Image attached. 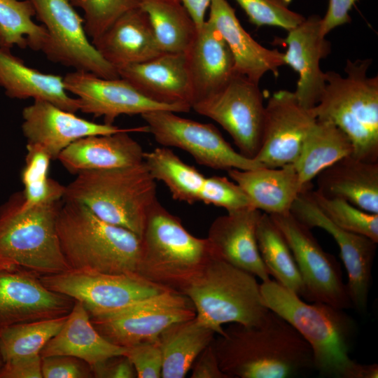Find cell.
Instances as JSON below:
<instances>
[{"mask_svg":"<svg viewBox=\"0 0 378 378\" xmlns=\"http://www.w3.org/2000/svg\"><path fill=\"white\" fill-rule=\"evenodd\" d=\"M22 118V130L27 143L43 148L52 160H57L65 148L79 139L126 129L89 121L41 99L23 108Z\"/></svg>","mask_w":378,"mask_h":378,"instance_id":"cell-19","label":"cell"},{"mask_svg":"<svg viewBox=\"0 0 378 378\" xmlns=\"http://www.w3.org/2000/svg\"><path fill=\"white\" fill-rule=\"evenodd\" d=\"M25 165L21 174L24 204L33 206L62 200L65 186L48 176L49 154L41 146L27 145Z\"/></svg>","mask_w":378,"mask_h":378,"instance_id":"cell-38","label":"cell"},{"mask_svg":"<svg viewBox=\"0 0 378 378\" xmlns=\"http://www.w3.org/2000/svg\"><path fill=\"white\" fill-rule=\"evenodd\" d=\"M256 27L272 26L287 31L305 18L290 8L292 0H234Z\"/></svg>","mask_w":378,"mask_h":378,"instance_id":"cell-40","label":"cell"},{"mask_svg":"<svg viewBox=\"0 0 378 378\" xmlns=\"http://www.w3.org/2000/svg\"><path fill=\"white\" fill-rule=\"evenodd\" d=\"M316 121L313 109L300 105L293 92H274L265 104L262 144L254 159L268 168L293 164Z\"/></svg>","mask_w":378,"mask_h":378,"instance_id":"cell-17","label":"cell"},{"mask_svg":"<svg viewBox=\"0 0 378 378\" xmlns=\"http://www.w3.org/2000/svg\"><path fill=\"white\" fill-rule=\"evenodd\" d=\"M256 277L212 256L183 294L192 302L196 318L221 335L222 325L253 326L265 318L264 304Z\"/></svg>","mask_w":378,"mask_h":378,"instance_id":"cell-8","label":"cell"},{"mask_svg":"<svg viewBox=\"0 0 378 378\" xmlns=\"http://www.w3.org/2000/svg\"><path fill=\"white\" fill-rule=\"evenodd\" d=\"M62 201L82 204L102 220L141 238L148 215L158 202L157 187L143 161L80 172L65 186Z\"/></svg>","mask_w":378,"mask_h":378,"instance_id":"cell-6","label":"cell"},{"mask_svg":"<svg viewBox=\"0 0 378 378\" xmlns=\"http://www.w3.org/2000/svg\"><path fill=\"white\" fill-rule=\"evenodd\" d=\"M117 71L120 78L148 99L192 108L194 96L185 52H164L148 61L125 66Z\"/></svg>","mask_w":378,"mask_h":378,"instance_id":"cell-22","label":"cell"},{"mask_svg":"<svg viewBox=\"0 0 378 378\" xmlns=\"http://www.w3.org/2000/svg\"><path fill=\"white\" fill-rule=\"evenodd\" d=\"M138 378L162 377V355L158 341L139 343L125 347Z\"/></svg>","mask_w":378,"mask_h":378,"instance_id":"cell-43","label":"cell"},{"mask_svg":"<svg viewBox=\"0 0 378 378\" xmlns=\"http://www.w3.org/2000/svg\"><path fill=\"white\" fill-rule=\"evenodd\" d=\"M352 153L350 139L339 127L331 122L316 120L293 164L301 183L308 186L323 170Z\"/></svg>","mask_w":378,"mask_h":378,"instance_id":"cell-32","label":"cell"},{"mask_svg":"<svg viewBox=\"0 0 378 378\" xmlns=\"http://www.w3.org/2000/svg\"><path fill=\"white\" fill-rule=\"evenodd\" d=\"M125 347L104 338L94 328L83 305L75 301L59 332L41 350V357L67 355L80 358L91 367L115 355L125 354Z\"/></svg>","mask_w":378,"mask_h":378,"instance_id":"cell-30","label":"cell"},{"mask_svg":"<svg viewBox=\"0 0 378 378\" xmlns=\"http://www.w3.org/2000/svg\"><path fill=\"white\" fill-rule=\"evenodd\" d=\"M0 85L10 98L41 99L71 113L79 111L78 100L69 95L62 76L29 67L13 55L10 49L1 47Z\"/></svg>","mask_w":378,"mask_h":378,"instance_id":"cell-29","label":"cell"},{"mask_svg":"<svg viewBox=\"0 0 378 378\" xmlns=\"http://www.w3.org/2000/svg\"><path fill=\"white\" fill-rule=\"evenodd\" d=\"M139 7L147 14L162 52L187 51L197 27L180 0H139Z\"/></svg>","mask_w":378,"mask_h":378,"instance_id":"cell-33","label":"cell"},{"mask_svg":"<svg viewBox=\"0 0 378 378\" xmlns=\"http://www.w3.org/2000/svg\"><path fill=\"white\" fill-rule=\"evenodd\" d=\"M43 378H92V367L85 360L67 355L41 357Z\"/></svg>","mask_w":378,"mask_h":378,"instance_id":"cell-44","label":"cell"},{"mask_svg":"<svg viewBox=\"0 0 378 378\" xmlns=\"http://www.w3.org/2000/svg\"><path fill=\"white\" fill-rule=\"evenodd\" d=\"M196 316L184 294L164 290L122 309L90 316L96 330L110 342L122 347L158 340L172 324Z\"/></svg>","mask_w":378,"mask_h":378,"instance_id":"cell-9","label":"cell"},{"mask_svg":"<svg viewBox=\"0 0 378 378\" xmlns=\"http://www.w3.org/2000/svg\"><path fill=\"white\" fill-rule=\"evenodd\" d=\"M318 193L344 200L369 213L378 214V162L345 157L320 172Z\"/></svg>","mask_w":378,"mask_h":378,"instance_id":"cell-28","label":"cell"},{"mask_svg":"<svg viewBox=\"0 0 378 378\" xmlns=\"http://www.w3.org/2000/svg\"><path fill=\"white\" fill-rule=\"evenodd\" d=\"M227 172L246 194L252 206L269 215L290 212L298 196L310 188L301 183L294 164Z\"/></svg>","mask_w":378,"mask_h":378,"instance_id":"cell-27","label":"cell"},{"mask_svg":"<svg viewBox=\"0 0 378 378\" xmlns=\"http://www.w3.org/2000/svg\"><path fill=\"white\" fill-rule=\"evenodd\" d=\"M4 359L2 358L1 351H0V370H1V367L3 366V365H4Z\"/></svg>","mask_w":378,"mask_h":378,"instance_id":"cell-50","label":"cell"},{"mask_svg":"<svg viewBox=\"0 0 378 378\" xmlns=\"http://www.w3.org/2000/svg\"><path fill=\"white\" fill-rule=\"evenodd\" d=\"M190 370L191 378H229L220 370L211 343L198 356Z\"/></svg>","mask_w":378,"mask_h":378,"instance_id":"cell-48","label":"cell"},{"mask_svg":"<svg viewBox=\"0 0 378 378\" xmlns=\"http://www.w3.org/2000/svg\"><path fill=\"white\" fill-rule=\"evenodd\" d=\"M270 216L293 253L304 287L303 298L340 309L353 307L340 265L323 249L311 229L290 212Z\"/></svg>","mask_w":378,"mask_h":378,"instance_id":"cell-11","label":"cell"},{"mask_svg":"<svg viewBox=\"0 0 378 378\" xmlns=\"http://www.w3.org/2000/svg\"><path fill=\"white\" fill-rule=\"evenodd\" d=\"M193 19L197 27L205 22L211 0H180Z\"/></svg>","mask_w":378,"mask_h":378,"instance_id":"cell-49","label":"cell"},{"mask_svg":"<svg viewBox=\"0 0 378 378\" xmlns=\"http://www.w3.org/2000/svg\"><path fill=\"white\" fill-rule=\"evenodd\" d=\"M84 13V27L92 41L97 38L119 17L139 7V0H70Z\"/></svg>","mask_w":378,"mask_h":378,"instance_id":"cell-41","label":"cell"},{"mask_svg":"<svg viewBox=\"0 0 378 378\" xmlns=\"http://www.w3.org/2000/svg\"><path fill=\"white\" fill-rule=\"evenodd\" d=\"M63 201L27 206L22 191L0 206V268L39 278L70 270L62 252L57 220Z\"/></svg>","mask_w":378,"mask_h":378,"instance_id":"cell-4","label":"cell"},{"mask_svg":"<svg viewBox=\"0 0 378 378\" xmlns=\"http://www.w3.org/2000/svg\"><path fill=\"white\" fill-rule=\"evenodd\" d=\"M143 161L153 178L167 187L174 200L190 204L199 202L206 177L174 151L155 148L144 153Z\"/></svg>","mask_w":378,"mask_h":378,"instance_id":"cell-35","label":"cell"},{"mask_svg":"<svg viewBox=\"0 0 378 378\" xmlns=\"http://www.w3.org/2000/svg\"><path fill=\"white\" fill-rule=\"evenodd\" d=\"M96 378H135L133 364L125 354L111 356L92 367Z\"/></svg>","mask_w":378,"mask_h":378,"instance_id":"cell-46","label":"cell"},{"mask_svg":"<svg viewBox=\"0 0 378 378\" xmlns=\"http://www.w3.org/2000/svg\"><path fill=\"white\" fill-rule=\"evenodd\" d=\"M199 202L222 207L227 212L252 206L248 196L237 183L220 176L206 177Z\"/></svg>","mask_w":378,"mask_h":378,"instance_id":"cell-42","label":"cell"},{"mask_svg":"<svg viewBox=\"0 0 378 378\" xmlns=\"http://www.w3.org/2000/svg\"><path fill=\"white\" fill-rule=\"evenodd\" d=\"M57 232L70 269L108 274H136L141 238L102 220L83 204L63 201Z\"/></svg>","mask_w":378,"mask_h":378,"instance_id":"cell-3","label":"cell"},{"mask_svg":"<svg viewBox=\"0 0 378 378\" xmlns=\"http://www.w3.org/2000/svg\"><path fill=\"white\" fill-rule=\"evenodd\" d=\"M262 260L274 281L300 298L304 287L290 248L269 214L262 212L256 229Z\"/></svg>","mask_w":378,"mask_h":378,"instance_id":"cell-34","label":"cell"},{"mask_svg":"<svg viewBox=\"0 0 378 378\" xmlns=\"http://www.w3.org/2000/svg\"><path fill=\"white\" fill-rule=\"evenodd\" d=\"M141 116L158 144L186 151L199 164L225 170L263 167L236 151L212 124L183 118L167 110L153 111Z\"/></svg>","mask_w":378,"mask_h":378,"instance_id":"cell-12","label":"cell"},{"mask_svg":"<svg viewBox=\"0 0 378 378\" xmlns=\"http://www.w3.org/2000/svg\"><path fill=\"white\" fill-rule=\"evenodd\" d=\"M0 378H43L40 354L6 360L0 370Z\"/></svg>","mask_w":378,"mask_h":378,"instance_id":"cell-45","label":"cell"},{"mask_svg":"<svg viewBox=\"0 0 378 378\" xmlns=\"http://www.w3.org/2000/svg\"><path fill=\"white\" fill-rule=\"evenodd\" d=\"M148 132L147 125L111 134L92 135L79 139L65 148L57 159L71 174L135 165L143 162L141 145L130 132Z\"/></svg>","mask_w":378,"mask_h":378,"instance_id":"cell-23","label":"cell"},{"mask_svg":"<svg viewBox=\"0 0 378 378\" xmlns=\"http://www.w3.org/2000/svg\"><path fill=\"white\" fill-rule=\"evenodd\" d=\"M34 8L29 0H0V47L14 46L42 50L48 40L46 27L36 24Z\"/></svg>","mask_w":378,"mask_h":378,"instance_id":"cell-36","label":"cell"},{"mask_svg":"<svg viewBox=\"0 0 378 378\" xmlns=\"http://www.w3.org/2000/svg\"><path fill=\"white\" fill-rule=\"evenodd\" d=\"M310 188L302 192L290 212L308 227H320L337 244L348 274L349 297L357 310L365 311L372 279V268L377 243L371 239L337 226L321 211L310 195Z\"/></svg>","mask_w":378,"mask_h":378,"instance_id":"cell-16","label":"cell"},{"mask_svg":"<svg viewBox=\"0 0 378 378\" xmlns=\"http://www.w3.org/2000/svg\"><path fill=\"white\" fill-rule=\"evenodd\" d=\"M35 16L46 27L48 40L42 49L48 59L104 78H120L118 71L88 39L82 18L70 0H29Z\"/></svg>","mask_w":378,"mask_h":378,"instance_id":"cell-13","label":"cell"},{"mask_svg":"<svg viewBox=\"0 0 378 378\" xmlns=\"http://www.w3.org/2000/svg\"><path fill=\"white\" fill-rule=\"evenodd\" d=\"M358 0H329L328 6L321 20V34L326 36L335 28L349 23V12Z\"/></svg>","mask_w":378,"mask_h":378,"instance_id":"cell-47","label":"cell"},{"mask_svg":"<svg viewBox=\"0 0 378 378\" xmlns=\"http://www.w3.org/2000/svg\"><path fill=\"white\" fill-rule=\"evenodd\" d=\"M40 279L50 290L80 302L90 316L113 312L169 290L137 274H108L70 269Z\"/></svg>","mask_w":378,"mask_h":378,"instance_id":"cell-14","label":"cell"},{"mask_svg":"<svg viewBox=\"0 0 378 378\" xmlns=\"http://www.w3.org/2000/svg\"><path fill=\"white\" fill-rule=\"evenodd\" d=\"M372 59H347L344 76L326 71V85L312 108L316 120L331 122L350 139L352 156L378 162V76H368Z\"/></svg>","mask_w":378,"mask_h":378,"instance_id":"cell-5","label":"cell"},{"mask_svg":"<svg viewBox=\"0 0 378 378\" xmlns=\"http://www.w3.org/2000/svg\"><path fill=\"white\" fill-rule=\"evenodd\" d=\"M215 334L196 317L174 323L164 330L158 339L162 355V377H185Z\"/></svg>","mask_w":378,"mask_h":378,"instance_id":"cell-31","label":"cell"},{"mask_svg":"<svg viewBox=\"0 0 378 378\" xmlns=\"http://www.w3.org/2000/svg\"><path fill=\"white\" fill-rule=\"evenodd\" d=\"M261 214L252 206L227 212L213 221L206 239L214 256L267 281L271 279L270 275L256 239Z\"/></svg>","mask_w":378,"mask_h":378,"instance_id":"cell-21","label":"cell"},{"mask_svg":"<svg viewBox=\"0 0 378 378\" xmlns=\"http://www.w3.org/2000/svg\"><path fill=\"white\" fill-rule=\"evenodd\" d=\"M63 79L66 91L76 96L79 111L103 117L108 125H113L121 115H142L158 110L185 113L191 108L154 102L122 78H104L90 72L75 71L66 74Z\"/></svg>","mask_w":378,"mask_h":378,"instance_id":"cell-15","label":"cell"},{"mask_svg":"<svg viewBox=\"0 0 378 378\" xmlns=\"http://www.w3.org/2000/svg\"><path fill=\"white\" fill-rule=\"evenodd\" d=\"M192 108L218 123L231 136L239 152L254 159L262 144L265 114L258 83L236 74L217 92L193 104Z\"/></svg>","mask_w":378,"mask_h":378,"instance_id":"cell-10","label":"cell"},{"mask_svg":"<svg viewBox=\"0 0 378 378\" xmlns=\"http://www.w3.org/2000/svg\"><path fill=\"white\" fill-rule=\"evenodd\" d=\"M319 15H309L298 26L288 31L284 43L285 65H289L298 76L294 94L300 105L312 109L318 102L326 85V72L320 62L331 50L330 43L321 34Z\"/></svg>","mask_w":378,"mask_h":378,"instance_id":"cell-20","label":"cell"},{"mask_svg":"<svg viewBox=\"0 0 378 378\" xmlns=\"http://www.w3.org/2000/svg\"><path fill=\"white\" fill-rule=\"evenodd\" d=\"M211 344L229 378H287L314 369L308 343L270 309L256 325L230 323Z\"/></svg>","mask_w":378,"mask_h":378,"instance_id":"cell-1","label":"cell"},{"mask_svg":"<svg viewBox=\"0 0 378 378\" xmlns=\"http://www.w3.org/2000/svg\"><path fill=\"white\" fill-rule=\"evenodd\" d=\"M141 246L136 274L182 294L213 256L207 239L191 234L158 201L148 215Z\"/></svg>","mask_w":378,"mask_h":378,"instance_id":"cell-7","label":"cell"},{"mask_svg":"<svg viewBox=\"0 0 378 378\" xmlns=\"http://www.w3.org/2000/svg\"><path fill=\"white\" fill-rule=\"evenodd\" d=\"M92 43L116 70L148 61L164 52L147 14L139 7L122 15Z\"/></svg>","mask_w":378,"mask_h":378,"instance_id":"cell-25","label":"cell"},{"mask_svg":"<svg viewBox=\"0 0 378 378\" xmlns=\"http://www.w3.org/2000/svg\"><path fill=\"white\" fill-rule=\"evenodd\" d=\"M264 304L291 324L309 345L313 366L329 378H377L378 365L350 356L355 324L344 309L320 302L307 303L274 280L260 285Z\"/></svg>","mask_w":378,"mask_h":378,"instance_id":"cell-2","label":"cell"},{"mask_svg":"<svg viewBox=\"0 0 378 378\" xmlns=\"http://www.w3.org/2000/svg\"><path fill=\"white\" fill-rule=\"evenodd\" d=\"M207 20L219 31L234 60L235 72L259 83L267 72L278 74L284 52L258 43L242 27L227 0H211Z\"/></svg>","mask_w":378,"mask_h":378,"instance_id":"cell-24","label":"cell"},{"mask_svg":"<svg viewBox=\"0 0 378 378\" xmlns=\"http://www.w3.org/2000/svg\"><path fill=\"white\" fill-rule=\"evenodd\" d=\"M310 195L324 215L337 226L378 242V214L363 211L338 198L325 197L310 190Z\"/></svg>","mask_w":378,"mask_h":378,"instance_id":"cell-39","label":"cell"},{"mask_svg":"<svg viewBox=\"0 0 378 378\" xmlns=\"http://www.w3.org/2000/svg\"><path fill=\"white\" fill-rule=\"evenodd\" d=\"M67 316L0 328V351L4 361L40 354L46 344L61 329Z\"/></svg>","mask_w":378,"mask_h":378,"instance_id":"cell-37","label":"cell"},{"mask_svg":"<svg viewBox=\"0 0 378 378\" xmlns=\"http://www.w3.org/2000/svg\"><path fill=\"white\" fill-rule=\"evenodd\" d=\"M185 53L193 104L217 92L236 74L234 57L228 46L207 20L197 28L195 38Z\"/></svg>","mask_w":378,"mask_h":378,"instance_id":"cell-26","label":"cell"},{"mask_svg":"<svg viewBox=\"0 0 378 378\" xmlns=\"http://www.w3.org/2000/svg\"><path fill=\"white\" fill-rule=\"evenodd\" d=\"M75 301L50 290L34 274L0 268V328L67 315Z\"/></svg>","mask_w":378,"mask_h":378,"instance_id":"cell-18","label":"cell"}]
</instances>
